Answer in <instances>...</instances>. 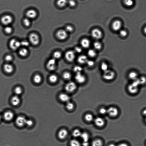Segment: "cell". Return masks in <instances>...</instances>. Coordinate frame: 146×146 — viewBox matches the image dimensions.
Here are the masks:
<instances>
[{
    "label": "cell",
    "mask_w": 146,
    "mask_h": 146,
    "mask_svg": "<svg viewBox=\"0 0 146 146\" xmlns=\"http://www.w3.org/2000/svg\"><path fill=\"white\" fill-rule=\"evenodd\" d=\"M88 58L86 55H82L79 56L78 58V63L81 64H84L87 63L88 61Z\"/></svg>",
    "instance_id": "cell-23"
},
{
    "label": "cell",
    "mask_w": 146,
    "mask_h": 146,
    "mask_svg": "<svg viewBox=\"0 0 146 146\" xmlns=\"http://www.w3.org/2000/svg\"><path fill=\"white\" fill-rule=\"evenodd\" d=\"M86 63H87V65L90 67H92L94 65V62L91 60H88Z\"/></svg>",
    "instance_id": "cell-53"
},
{
    "label": "cell",
    "mask_w": 146,
    "mask_h": 146,
    "mask_svg": "<svg viewBox=\"0 0 146 146\" xmlns=\"http://www.w3.org/2000/svg\"><path fill=\"white\" fill-rule=\"evenodd\" d=\"M143 114L144 116H146V109L143 111Z\"/></svg>",
    "instance_id": "cell-57"
},
{
    "label": "cell",
    "mask_w": 146,
    "mask_h": 146,
    "mask_svg": "<svg viewBox=\"0 0 146 146\" xmlns=\"http://www.w3.org/2000/svg\"><path fill=\"white\" fill-rule=\"evenodd\" d=\"M118 146H129L127 144H125V143H122L119 145Z\"/></svg>",
    "instance_id": "cell-56"
},
{
    "label": "cell",
    "mask_w": 146,
    "mask_h": 146,
    "mask_svg": "<svg viewBox=\"0 0 146 146\" xmlns=\"http://www.w3.org/2000/svg\"><path fill=\"white\" fill-rule=\"evenodd\" d=\"M68 3L69 6L71 7H74L76 5V3L74 0H69L68 1Z\"/></svg>",
    "instance_id": "cell-51"
},
{
    "label": "cell",
    "mask_w": 146,
    "mask_h": 146,
    "mask_svg": "<svg viewBox=\"0 0 146 146\" xmlns=\"http://www.w3.org/2000/svg\"><path fill=\"white\" fill-rule=\"evenodd\" d=\"M101 68L102 71L105 72L108 69V65L106 63L103 62L101 64Z\"/></svg>",
    "instance_id": "cell-42"
},
{
    "label": "cell",
    "mask_w": 146,
    "mask_h": 146,
    "mask_svg": "<svg viewBox=\"0 0 146 146\" xmlns=\"http://www.w3.org/2000/svg\"><path fill=\"white\" fill-rule=\"evenodd\" d=\"M19 54L20 56L23 57H25L28 55V51L26 49L23 48L20 50L19 51Z\"/></svg>",
    "instance_id": "cell-30"
},
{
    "label": "cell",
    "mask_w": 146,
    "mask_h": 146,
    "mask_svg": "<svg viewBox=\"0 0 146 146\" xmlns=\"http://www.w3.org/2000/svg\"><path fill=\"white\" fill-rule=\"evenodd\" d=\"M107 109L104 108H101L99 110V113L101 114L102 115H105L106 114V113H107Z\"/></svg>",
    "instance_id": "cell-49"
},
{
    "label": "cell",
    "mask_w": 146,
    "mask_h": 146,
    "mask_svg": "<svg viewBox=\"0 0 146 146\" xmlns=\"http://www.w3.org/2000/svg\"><path fill=\"white\" fill-rule=\"evenodd\" d=\"M82 133L79 130L76 129L74 130L72 132V135L75 138L80 137Z\"/></svg>",
    "instance_id": "cell-31"
},
{
    "label": "cell",
    "mask_w": 146,
    "mask_h": 146,
    "mask_svg": "<svg viewBox=\"0 0 146 146\" xmlns=\"http://www.w3.org/2000/svg\"><path fill=\"white\" fill-rule=\"evenodd\" d=\"M1 21L4 25H8L12 22L13 18L11 16L9 15H5L1 17Z\"/></svg>",
    "instance_id": "cell-7"
},
{
    "label": "cell",
    "mask_w": 146,
    "mask_h": 146,
    "mask_svg": "<svg viewBox=\"0 0 146 146\" xmlns=\"http://www.w3.org/2000/svg\"><path fill=\"white\" fill-rule=\"evenodd\" d=\"M30 42L34 45H38L40 42V39L38 35L35 33H32L29 36Z\"/></svg>",
    "instance_id": "cell-2"
},
{
    "label": "cell",
    "mask_w": 146,
    "mask_h": 146,
    "mask_svg": "<svg viewBox=\"0 0 146 146\" xmlns=\"http://www.w3.org/2000/svg\"><path fill=\"white\" fill-rule=\"evenodd\" d=\"M4 31L7 34H10L12 31V29L11 27L7 26L5 28Z\"/></svg>",
    "instance_id": "cell-46"
},
{
    "label": "cell",
    "mask_w": 146,
    "mask_h": 146,
    "mask_svg": "<svg viewBox=\"0 0 146 146\" xmlns=\"http://www.w3.org/2000/svg\"><path fill=\"white\" fill-rule=\"evenodd\" d=\"M67 3V0H58L57 2V5L60 8L64 7Z\"/></svg>",
    "instance_id": "cell-26"
},
{
    "label": "cell",
    "mask_w": 146,
    "mask_h": 146,
    "mask_svg": "<svg viewBox=\"0 0 146 146\" xmlns=\"http://www.w3.org/2000/svg\"><path fill=\"white\" fill-rule=\"evenodd\" d=\"M128 90L130 93L132 94H135L138 91V87L131 84L128 86Z\"/></svg>",
    "instance_id": "cell-20"
},
{
    "label": "cell",
    "mask_w": 146,
    "mask_h": 146,
    "mask_svg": "<svg viewBox=\"0 0 146 146\" xmlns=\"http://www.w3.org/2000/svg\"><path fill=\"white\" fill-rule=\"evenodd\" d=\"M26 15L27 18L29 19H33L37 16V13L35 10L31 9L27 12Z\"/></svg>",
    "instance_id": "cell-16"
},
{
    "label": "cell",
    "mask_w": 146,
    "mask_h": 146,
    "mask_svg": "<svg viewBox=\"0 0 146 146\" xmlns=\"http://www.w3.org/2000/svg\"><path fill=\"white\" fill-rule=\"evenodd\" d=\"M65 57L67 61L69 62L73 61L75 58V51L71 50L67 51L65 55Z\"/></svg>",
    "instance_id": "cell-9"
},
{
    "label": "cell",
    "mask_w": 146,
    "mask_h": 146,
    "mask_svg": "<svg viewBox=\"0 0 146 146\" xmlns=\"http://www.w3.org/2000/svg\"><path fill=\"white\" fill-rule=\"evenodd\" d=\"M56 36L57 37L59 40H64L67 37V32L65 30H59L57 32Z\"/></svg>",
    "instance_id": "cell-6"
},
{
    "label": "cell",
    "mask_w": 146,
    "mask_h": 146,
    "mask_svg": "<svg viewBox=\"0 0 146 146\" xmlns=\"http://www.w3.org/2000/svg\"><path fill=\"white\" fill-rule=\"evenodd\" d=\"M42 80L41 76L39 74H36L33 77V81L35 83L39 84L41 83Z\"/></svg>",
    "instance_id": "cell-25"
},
{
    "label": "cell",
    "mask_w": 146,
    "mask_h": 146,
    "mask_svg": "<svg viewBox=\"0 0 146 146\" xmlns=\"http://www.w3.org/2000/svg\"><path fill=\"white\" fill-rule=\"evenodd\" d=\"M144 33H145L146 34V26L144 28Z\"/></svg>",
    "instance_id": "cell-58"
},
{
    "label": "cell",
    "mask_w": 146,
    "mask_h": 146,
    "mask_svg": "<svg viewBox=\"0 0 146 146\" xmlns=\"http://www.w3.org/2000/svg\"><path fill=\"white\" fill-rule=\"evenodd\" d=\"M5 60L8 62H11L13 60V57L11 55H7L5 57Z\"/></svg>",
    "instance_id": "cell-48"
},
{
    "label": "cell",
    "mask_w": 146,
    "mask_h": 146,
    "mask_svg": "<svg viewBox=\"0 0 146 146\" xmlns=\"http://www.w3.org/2000/svg\"><path fill=\"white\" fill-rule=\"evenodd\" d=\"M59 99L62 102H69L70 100V97L69 96L65 93H62L59 96Z\"/></svg>",
    "instance_id": "cell-19"
},
{
    "label": "cell",
    "mask_w": 146,
    "mask_h": 146,
    "mask_svg": "<svg viewBox=\"0 0 146 146\" xmlns=\"http://www.w3.org/2000/svg\"><path fill=\"white\" fill-rule=\"evenodd\" d=\"M94 122L97 126L100 127L103 126L105 124V121L103 119L99 117H97L95 119Z\"/></svg>",
    "instance_id": "cell-18"
},
{
    "label": "cell",
    "mask_w": 146,
    "mask_h": 146,
    "mask_svg": "<svg viewBox=\"0 0 146 146\" xmlns=\"http://www.w3.org/2000/svg\"><path fill=\"white\" fill-rule=\"evenodd\" d=\"M46 67L50 71H53L56 69V59L53 58L50 59L47 62Z\"/></svg>",
    "instance_id": "cell-3"
},
{
    "label": "cell",
    "mask_w": 146,
    "mask_h": 146,
    "mask_svg": "<svg viewBox=\"0 0 146 146\" xmlns=\"http://www.w3.org/2000/svg\"><path fill=\"white\" fill-rule=\"evenodd\" d=\"M124 2L125 4L128 7L133 6L134 3L133 0H124Z\"/></svg>",
    "instance_id": "cell-40"
},
{
    "label": "cell",
    "mask_w": 146,
    "mask_h": 146,
    "mask_svg": "<svg viewBox=\"0 0 146 146\" xmlns=\"http://www.w3.org/2000/svg\"><path fill=\"white\" fill-rule=\"evenodd\" d=\"M75 79L76 81L80 84L84 83L86 80L85 77L81 73H77L75 77Z\"/></svg>",
    "instance_id": "cell-12"
},
{
    "label": "cell",
    "mask_w": 146,
    "mask_h": 146,
    "mask_svg": "<svg viewBox=\"0 0 146 146\" xmlns=\"http://www.w3.org/2000/svg\"><path fill=\"white\" fill-rule=\"evenodd\" d=\"M58 78L57 76L54 74L50 76L49 77V81L51 83H55L57 81Z\"/></svg>",
    "instance_id": "cell-29"
},
{
    "label": "cell",
    "mask_w": 146,
    "mask_h": 146,
    "mask_svg": "<svg viewBox=\"0 0 146 146\" xmlns=\"http://www.w3.org/2000/svg\"><path fill=\"white\" fill-rule=\"evenodd\" d=\"M141 85H144L146 83V77L145 76L140 77L138 78Z\"/></svg>",
    "instance_id": "cell-45"
},
{
    "label": "cell",
    "mask_w": 146,
    "mask_h": 146,
    "mask_svg": "<svg viewBox=\"0 0 146 146\" xmlns=\"http://www.w3.org/2000/svg\"><path fill=\"white\" fill-rule=\"evenodd\" d=\"M9 46L12 49L15 50L21 46V42L15 39H12L9 42Z\"/></svg>",
    "instance_id": "cell-8"
},
{
    "label": "cell",
    "mask_w": 146,
    "mask_h": 146,
    "mask_svg": "<svg viewBox=\"0 0 146 146\" xmlns=\"http://www.w3.org/2000/svg\"><path fill=\"white\" fill-rule=\"evenodd\" d=\"M77 88L76 84L73 82H70L66 85L65 89L69 93H72L75 91Z\"/></svg>",
    "instance_id": "cell-4"
},
{
    "label": "cell",
    "mask_w": 146,
    "mask_h": 146,
    "mask_svg": "<svg viewBox=\"0 0 146 146\" xmlns=\"http://www.w3.org/2000/svg\"><path fill=\"white\" fill-rule=\"evenodd\" d=\"M120 34L123 37H125L127 35V32L124 29L121 30L120 31Z\"/></svg>",
    "instance_id": "cell-44"
},
{
    "label": "cell",
    "mask_w": 146,
    "mask_h": 146,
    "mask_svg": "<svg viewBox=\"0 0 146 146\" xmlns=\"http://www.w3.org/2000/svg\"><path fill=\"white\" fill-rule=\"evenodd\" d=\"M88 54L89 56L92 58L95 57L97 55L96 51L93 49L89 50L88 51Z\"/></svg>",
    "instance_id": "cell-36"
},
{
    "label": "cell",
    "mask_w": 146,
    "mask_h": 146,
    "mask_svg": "<svg viewBox=\"0 0 146 146\" xmlns=\"http://www.w3.org/2000/svg\"><path fill=\"white\" fill-rule=\"evenodd\" d=\"M71 146H81L80 142L78 140H72L71 141L70 143Z\"/></svg>",
    "instance_id": "cell-34"
},
{
    "label": "cell",
    "mask_w": 146,
    "mask_h": 146,
    "mask_svg": "<svg viewBox=\"0 0 146 146\" xmlns=\"http://www.w3.org/2000/svg\"><path fill=\"white\" fill-rule=\"evenodd\" d=\"M91 35L93 38L96 40H99L102 38V33L100 30L95 28L92 31Z\"/></svg>",
    "instance_id": "cell-5"
},
{
    "label": "cell",
    "mask_w": 146,
    "mask_h": 146,
    "mask_svg": "<svg viewBox=\"0 0 146 146\" xmlns=\"http://www.w3.org/2000/svg\"><path fill=\"white\" fill-rule=\"evenodd\" d=\"M74 105L73 103L71 102H69L67 103L66 105V108L68 110L71 111L73 110L74 109Z\"/></svg>",
    "instance_id": "cell-33"
},
{
    "label": "cell",
    "mask_w": 146,
    "mask_h": 146,
    "mask_svg": "<svg viewBox=\"0 0 146 146\" xmlns=\"http://www.w3.org/2000/svg\"><path fill=\"white\" fill-rule=\"evenodd\" d=\"M62 54L60 51H55L53 54V58L55 59L60 58Z\"/></svg>",
    "instance_id": "cell-39"
},
{
    "label": "cell",
    "mask_w": 146,
    "mask_h": 146,
    "mask_svg": "<svg viewBox=\"0 0 146 146\" xmlns=\"http://www.w3.org/2000/svg\"><path fill=\"white\" fill-rule=\"evenodd\" d=\"M85 118L86 121L90 122L93 121V117L92 115L90 114H87L85 115Z\"/></svg>",
    "instance_id": "cell-35"
},
{
    "label": "cell",
    "mask_w": 146,
    "mask_h": 146,
    "mask_svg": "<svg viewBox=\"0 0 146 146\" xmlns=\"http://www.w3.org/2000/svg\"><path fill=\"white\" fill-rule=\"evenodd\" d=\"M22 88L20 86H17L15 89L14 92L16 95L18 96L21 94L22 92Z\"/></svg>",
    "instance_id": "cell-37"
},
{
    "label": "cell",
    "mask_w": 146,
    "mask_h": 146,
    "mask_svg": "<svg viewBox=\"0 0 146 146\" xmlns=\"http://www.w3.org/2000/svg\"><path fill=\"white\" fill-rule=\"evenodd\" d=\"M74 72L76 73H81L82 69L81 67L79 66H76L73 68Z\"/></svg>",
    "instance_id": "cell-41"
},
{
    "label": "cell",
    "mask_w": 146,
    "mask_h": 146,
    "mask_svg": "<svg viewBox=\"0 0 146 146\" xmlns=\"http://www.w3.org/2000/svg\"><path fill=\"white\" fill-rule=\"evenodd\" d=\"M115 74L114 71L111 70H108L104 72L103 77L105 80L110 81L114 79Z\"/></svg>",
    "instance_id": "cell-1"
},
{
    "label": "cell",
    "mask_w": 146,
    "mask_h": 146,
    "mask_svg": "<svg viewBox=\"0 0 146 146\" xmlns=\"http://www.w3.org/2000/svg\"><path fill=\"white\" fill-rule=\"evenodd\" d=\"M63 79L65 80H68L71 79V75L69 72H66L63 73Z\"/></svg>",
    "instance_id": "cell-32"
},
{
    "label": "cell",
    "mask_w": 146,
    "mask_h": 146,
    "mask_svg": "<svg viewBox=\"0 0 146 146\" xmlns=\"http://www.w3.org/2000/svg\"><path fill=\"white\" fill-rule=\"evenodd\" d=\"M65 30L67 32H71L73 30V28L71 26L68 25L66 27Z\"/></svg>",
    "instance_id": "cell-47"
},
{
    "label": "cell",
    "mask_w": 146,
    "mask_h": 146,
    "mask_svg": "<svg viewBox=\"0 0 146 146\" xmlns=\"http://www.w3.org/2000/svg\"><path fill=\"white\" fill-rule=\"evenodd\" d=\"M81 45L84 48H88L89 47L90 45V41L88 39L84 38L82 39L81 42Z\"/></svg>",
    "instance_id": "cell-21"
},
{
    "label": "cell",
    "mask_w": 146,
    "mask_h": 146,
    "mask_svg": "<svg viewBox=\"0 0 146 146\" xmlns=\"http://www.w3.org/2000/svg\"><path fill=\"white\" fill-rule=\"evenodd\" d=\"M94 47L95 49L100 50L102 48V45L101 43L98 41H96L94 44Z\"/></svg>",
    "instance_id": "cell-38"
},
{
    "label": "cell",
    "mask_w": 146,
    "mask_h": 146,
    "mask_svg": "<svg viewBox=\"0 0 146 146\" xmlns=\"http://www.w3.org/2000/svg\"><path fill=\"white\" fill-rule=\"evenodd\" d=\"M33 122L32 120L30 119H27L25 125H26L29 126H31L33 125Z\"/></svg>",
    "instance_id": "cell-52"
},
{
    "label": "cell",
    "mask_w": 146,
    "mask_h": 146,
    "mask_svg": "<svg viewBox=\"0 0 146 146\" xmlns=\"http://www.w3.org/2000/svg\"><path fill=\"white\" fill-rule=\"evenodd\" d=\"M20 42H21V45L23 46L27 47L29 45V42L27 41L23 40Z\"/></svg>",
    "instance_id": "cell-50"
},
{
    "label": "cell",
    "mask_w": 146,
    "mask_h": 146,
    "mask_svg": "<svg viewBox=\"0 0 146 146\" xmlns=\"http://www.w3.org/2000/svg\"><path fill=\"white\" fill-rule=\"evenodd\" d=\"M23 22L24 25L26 27L29 26L31 24L30 20L28 18L24 19Z\"/></svg>",
    "instance_id": "cell-43"
},
{
    "label": "cell",
    "mask_w": 146,
    "mask_h": 146,
    "mask_svg": "<svg viewBox=\"0 0 146 146\" xmlns=\"http://www.w3.org/2000/svg\"><path fill=\"white\" fill-rule=\"evenodd\" d=\"M122 27V23L119 20H116L114 21L112 24V29L115 31H120Z\"/></svg>",
    "instance_id": "cell-13"
},
{
    "label": "cell",
    "mask_w": 146,
    "mask_h": 146,
    "mask_svg": "<svg viewBox=\"0 0 146 146\" xmlns=\"http://www.w3.org/2000/svg\"><path fill=\"white\" fill-rule=\"evenodd\" d=\"M109 146H116L115 145L113 144H110Z\"/></svg>",
    "instance_id": "cell-59"
},
{
    "label": "cell",
    "mask_w": 146,
    "mask_h": 146,
    "mask_svg": "<svg viewBox=\"0 0 146 146\" xmlns=\"http://www.w3.org/2000/svg\"><path fill=\"white\" fill-rule=\"evenodd\" d=\"M138 75L137 73L135 71H132L129 73L128 77L130 79L133 81L138 79Z\"/></svg>",
    "instance_id": "cell-24"
},
{
    "label": "cell",
    "mask_w": 146,
    "mask_h": 146,
    "mask_svg": "<svg viewBox=\"0 0 146 146\" xmlns=\"http://www.w3.org/2000/svg\"><path fill=\"white\" fill-rule=\"evenodd\" d=\"M14 114L12 112L7 111L3 115V118L5 121H12L14 118Z\"/></svg>",
    "instance_id": "cell-14"
},
{
    "label": "cell",
    "mask_w": 146,
    "mask_h": 146,
    "mask_svg": "<svg viewBox=\"0 0 146 146\" xmlns=\"http://www.w3.org/2000/svg\"><path fill=\"white\" fill-rule=\"evenodd\" d=\"M68 132L67 130L63 129L60 130L58 134V137L61 140L65 138L68 135Z\"/></svg>",
    "instance_id": "cell-15"
},
{
    "label": "cell",
    "mask_w": 146,
    "mask_h": 146,
    "mask_svg": "<svg viewBox=\"0 0 146 146\" xmlns=\"http://www.w3.org/2000/svg\"><path fill=\"white\" fill-rule=\"evenodd\" d=\"M2 117H1V116L0 115V121H1V118H2Z\"/></svg>",
    "instance_id": "cell-60"
},
{
    "label": "cell",
    "mask_w": 146,
    "mask_h": 146,
    "mask_svg": "<svg viewBox=\"0 0 146 146\" xmlns=\"http://www.w3.org/2000/svg\"><path fill=\"white\" fill-rule=\"evenodd\" d=\"M107 110V113L110 117H117L118 114V110L117 108L111 107Z\"/></svg>",
    "instance_id": "cell-10"
},
{
    "label": "cell",
    "mask_w": 146,
    "mask_h": 146,
    "mask_svg": "<svg viewBox=\"0 0 146 146\" xmlns=\"http://www.w3.org/2000/svg\"><path fill=\"white\" fill-rule=\"evenodd\" d=\"M3 68L5 72L8 74L11 73L14 69L13 66L9 63H6L4 65Z\"/></svg>",
    "instance_id": "cell-17"
},
{
    "label": "cell",
    "mask_w": 146,
    "mask_h": 146,
    "mask_svg": "<svg viewBox=\"0 0 146 146\" xmlns=\"http://www.w3.org/2000/svg\"><path fill=\"white\" fill-rule=\"evenodd\" d=\"M11 102L14 106H17L20 103V99L18 96L16 95L12 97L11 99Z\"/></svg>",
    "instance_id": "cell-22"
},
{
    "label": "cell",
    "mask_w": 146,
    "mask_h": 146,
    "mask_svg": "<svg viewBox=\"0 0 146 146\" xmlns=\"http://www.w3.org/2000/svg\"><path fill=\"white\" fill-rule=\"evenodd\" d=\"M82 48L79 47H76L75 49V52L77 53H80L82 52Z\"/></svg>",
    "instance_id": "cell-54"
},
{
    "label": "cell",
    "mask_w": 146,
    "mask_h": 146,
    "mask_svg": "<svg viewBox=\"0 0 146 146\" xmlns=\"http://www.w3.org/2000/svg\"><path fill=\"white\" fill-rule=\"evenodd\" d=\"M146 119H145V120H146Z\"/></svg>",
    "instance_id": "cell-61"
},
{
    "label": "cell",
    "mask_w": 146,
    "mask_h": 146,
    "mask_svg": "<svg viewBox=\"0 0 146 146\" xmlns=\"http://www.w3.org/2000/svg\"><path fill=\"white\" fill-rule=\"evenodd\" d=\"M80 137L81 138L83 142H88L89 140V136L87 133L85 132L82 133Z\"/></svg>",
    "instance_id": "cell-28"
},
{
    "label": "cell",
    "mask_w": 146,
    "mask_h": 146,
    "mask_svg": "<svg viewBox=\"0 0 146 146\" xmlns=\"http://www.w3.org/2000/svg\"><path fill=\"white\" fill-rule=\"evenodd\" d=\"M89 145V142H84L82 143V145L83 146H88Z\"/></svg>",
    "instance_id": "cell-55"
},
{
    "label": "cell",
    "mask_w": 146,
    "mask_h": 146,
    "mask_svg": "<svg viewBox=\"0 0 146 146\" xmlns=\"http://www.w3.org/2000/svg\"><path fill=\"white\" fill-rule=\"evenodd\" d=\"M27 119L23 116H19L17 118L16 122L17 126L20 127L23 126L25 125Z\"/></svg>",
    "instance_id": "cell-11"
},
{
    "label": "cell",
    "mask_w": 146,
    "mask_h": 146,
    "mask_svg": "<svg viewBox=\"0 0 146 146\" xmlns=\"http://www.w3.org/2000/svg\"><path fill=\"white\" fill-rule=\"evenodd\" d=\"M92 146H102L103 142L99 139H97L93 141L92 143Z\"/></svg>",
    "instance_id": "cell-27"
}]
</instances>
